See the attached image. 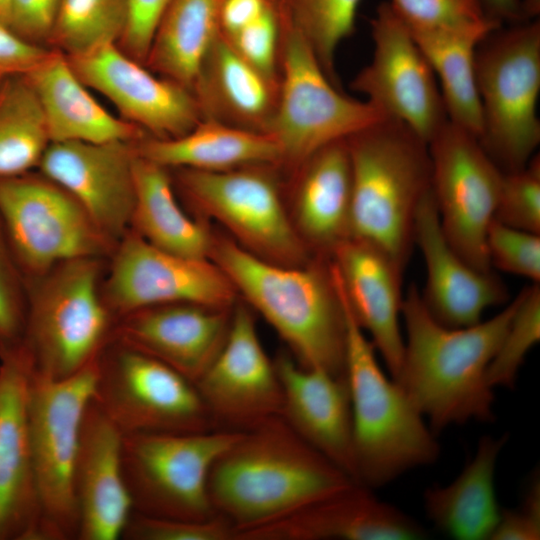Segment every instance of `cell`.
Listing matches in <instances>:
<instances>
[{
	"mask_svg": "<svg viewBox=\"0 0 540 540\" xmlns=\"http://www.w3.org/2000/svg\"><path fill=\"white\" fill-rule=\"evenodd\" d=\"M516 306L517 296L488 320L448 327L428 312L420 290L409 287L402 305L403 357L395 381L435 435L451 425L495 419L486 370Z\"/></svg>",
	"mask_w": 540,
	"mask_h": 540,
	"instance_id": "cell-1",
	"label": "cell"
},
{
	"mask_svg": "<svg viewBox=\"0 0 540 540\" xmlns=\"http://www.w3.org/2000/svg\"><path fill=\"white\" fill-rule=\"evenodd\" d=\"M353 482L276 416L242 431L216 459L208 494L214 512L235 527L238 540L241 533Z\"/></svg>",
	"mask_w": 540,
	"mask_h": 540,
	"instance_id": "cell-2",
	"label": "cell"
},
{
	"mask_svg": "<svg viewBox=\"0 0 540 540\" xmlns=\"http://www.w3.org/2000/svg\"><path fill=\"white\" fill-rule=\"evenodd\" d=\"M210 259L238 297L271 325L300 366L346 377V317L330 259L281 265L214 232Z\"/></svg>",
	"mask_w": 540,
	"mask_h": 540,
	"instance_id": "cell-3",
	"label": "cell"
},
{
	"mask_svg": "<svg viewBox=\"0 0 540 540\" xmlns=\"http://www.w3.org/2000/svg\"><path fill=\"white\" fill-rule=\"evenodd\" d=\"M346 317L345 374L350 393L356 481L384 486L440 455L436 435L402 386L381 368L335 278Z\"/></svg>",
	"mask_w": 540,
	"mask_h": 540,
	"instance_id": "cell-4",
	"label": "cell"
},
{
	"mask_svg": "<svg viewBox=\"0 0 540 540\" xmlns=\"http://www.w3.org/2000/svg\"><path fill=\"white\" fill-rule=\"evenodd\" d=\"M347 143L352 169L350 237L383 248L405 268L417 209L431 189L428 144L390 118L351 135Z\"/></svg>",
	"mask_w": 540,
	"mask_h": 540,
	"instance_id": "cell-5",
	"label": "cell"
},
{
	"mask_svg": "<svg viewBox=\"0 0 540 540\" xmlns=\"http://www.w3.org/2000/svg\"><path fill=\"white\" fill-rule=\"evenodd\" d=\"M107 260L73 259L27 279L21 345L33 373L69 377L97 358L110 341L115 319L102 294Z\"/></svg>",
	"mask_w": 540,
	"mask_h": 540,
	"instance_id": "cell-6",
	"label": "cell"
},
{
	"mask_svg": "<svg viewBox=\"0 0 540 540\" xmlns=\"http://www.w3.org/2000/svg\"><path fill=\"white\" fill-rule=\"evenodd\" d=\"M478 140L503 173L525 167L540 143V22L502 26L477 46Z\"/></svg>",
	"mask_w": 540,
	"mask_h": 540,
	"instance_id": "cell-7",
	"label": "cell"
},
{
	"mask_svg": "<svg viewBox=\"0 0 540 540\" xmlns=\"http://www.w3.org/2000/svg\"><path fill=\"white\" fill-rule=\"evenodd\" d=\"M276 167L169 171L178 197L198 219L216 221L239 246L264 260L301 266L315 257L294 226Z\"/></svg>",
	"mask_w": 540,
	"mask_h": 540,
	"instance_id": "cell-8",
	"label": "cell"
},
{
	"mask_svg": "<svg viewBox=\"0 0 540 540\" xmlns=\"http://www.w3.org/2000/svg\"><path fill=\"white\" fill-rule=\"evenodd\" d=\"M279 14L278 90L265 133L277 143L281 165L294 171L322 147L386 117L338 90L307 40Z\"/></svg>",
	"mask_w": 540,
	"mask_h": 540,
	"instance_id": "cell-9",
	"label": "cell"
},
{
	"mask_svg": "<svg viewBox=\"0 0 540 540\" xmlns=\"http://www.w3.org/2000/svg\"><path fill=\"white\" fill-rule=\"evenodd\" d=\"M97 378L98 357L62 379L30 370L27 416L40 505L39 540L77 539L74 467L82 421Z\"/></svg>",
	"mask_w": 540,
	"mask_h": 540,
	"instance_id": "cell-10",
	"label": "cell"
},
{
	"mask_svg": "<svg viewBox=\"0 0 540 540\" xmlns=\"http://www.w3.org/2000/svg\"><path fill=\"white\" fill-rule=\"evenodd\" d=\"M242 431L123 435L122 471L133 511L156 518L206 520L214 512L210 470Z\"/></svg>",
	"mask_w": 540,
	"mask_h": 540,
	"instance_id": "cell-11",
	"label": "cell"
},
{
	"mask_svg": "<svg viewBox=\"0 0 540 540\" xmlns=\"http://www.w3.org/2000/svg\"><path fill=\"white\" fill-rule=\"evenodd\" d=\"M0 216L26 280L73 259H108L116 244L80 203L38 170L0 178Z\"/></svg>",
	"mask_w": 540,
	"mask_h": 540,
	"instance_id": "cell-12",
	"label": "cell"
},
{
	"mask_svg": "<svg viewBox=\"0 0 540 540\" xmlns=\"http://www.w3.org/2000/svg\"><path fill=\"white\" fill-rule=\"evenodd\" d=\"M93 400L123 435L218 429L195 383L113 340L98 356Z\"/></svg>",
	"mask_w": 540,
	"mask_h": 540,
	"instance_id": "cell-13",
	"label": "cell"
},
{
	"mask_svg": "<svg viewBox=\"0 0 540 540\" xmlns=\"http://www.w3.org/2000/svg\"><path fill=\"white\" fill-rule=\"evenodd\" d=\"M431 191L442 231L471 266L490 272L486 236L503 172L478 138L449 120L428 142Z\"/></svg>",
	"mask_w": 540,
	"mask_h": 540,
	"instance_id": "cell-14",
	"label": "cell"
},
{
	"mask_svg": "<svg viewBox=\"0 0 540 540\" xmlns=\"http://www.w3.org/2000/svg\"><path fill=\"white\" fill-rule=\"evenodd\" d=\"M102 294L115 321L152 305L191 302L232 307L238 299L229 279L211 259L164 251L131 229L107 260Z\"/></svg>",
	"mask_w": 540,
	"mask_h": 540,
	"instance_id": "cell-15",
	"label": "cell"
},
{
	"mask_svg": "<svg viewBox=\"0 0 540 540\" xmlns=\"http://www.w3.org/2000/svg\"><path fill=\"white\" fill-rule=\"evenodd\" d=\"M370 23L372 58L354 77L351 89L428 144L448 121L435 73L388 1L379 4Z\"/></svg>",
	"mask_w": 540,
	"mask_h": 540,
	"instance_id": "cell-16",
	"label": "cell"
},
{
	"mask_svg": "<svg viewBox=\"0 0 540 540\" xmlns=\"http://www.w3.org/2000/svg\"><path fill=\"white\" fill-rule=\"evenodd\" d=\"M218 429L246 431L281 416L283 390L266 354L252 309L240 300L232 309L226 340L195 382Z\"/></svg>",
	"mask_w": 540,
	"mask_h": 540,
	"instance_id": "cell-17",
	"label": "cell"
},
{
	"mask_svg": "<svg viewBox=\"0 0 540 540\" xmlns=\"http://www.w3.org/2000/svg\"><path fill=\"white\" fill-rule=\"evenodd\" d=\"M66 58L88 88L105 96L123 120L148 136L176 138L203 119L191 90L156 76L117 43H107Z\"/></svg>",
	"mask_w": 540,
	"mask_h": 540,
	"instance_id": "cell-18",
	"label": "cell"
},
{
	"mask_svg": "<svg viewBox=\"0 0 540 540\" xmlns=\"http://www.w3.org/2000/svg\"><path fill=\"white\" fill-rule=\"evenodd\" d=\"M137 142H51L37 168L67 190L115 244L130 229Z\"/></svg>",
	"mask_w": 540,
	"mask_h": 540,
	"instance_id": "cell-19",
	"label": "cell"
},
{
	"mask_svg": "<svg viewBox=\"0 0 540 540\" xmlns=\"http://www.w3.org/2000/svg\"><path fill=\"white\" fill-rule=\"evenodd\" d=\"M30 370L21 344L0 348V540H39L27 416Z\"/></svg>",
	"mask_w": 540,
	"mask_h": 540,
	"instance_id": "cell-20",
	"label": "cell"
},
{
	"mask_svg": "<svg viewBox=\"0 0 540 540\" xmlns=\"http://www.w3.org/2000/svg\"><path fill=\"white\" fill-rule=\"evenodd\" d=\"M233 306L175 302L143 307L118 318L110 340L163 362L195 383L226 340Z\"/></svg>",
	"mask_w": 540,
	"mask_h": 540,
	"instance_id": "cell-21",
	"label": "cell"
},
{
	"mask_svg": "<svg viewBox=\"0 0 540 540\" xmlns=\"http://www.w3.org/2000/svg\"><path fill=\"white\" fill-rule=\"evenodd\" d=\"M330 263L349 310L395 380L404 350V267L383 248L355 237L336 247Z\"/></svg>",
	"mask_w": 540,
	"mask_h": 540,
	"instance_id": "cell-22",
	"label": "cell"
},
{
	"mask_svg": "<svg viewBox=\"0 0 540 540\" xmlns=\"http://www.w3.org/2000/svg\"><path fill=\"white\" fill-rule=\"evenodd\" d=\"M423 526L371 488L353 482L278 519L240 534L238 540H418Z\"/></svg>",
	"mask_w": 540,
	"mask_h": 540,
	"instance_id": "cell-23",
	"label": "cell"
},
{
	"mask_svg": "<svg viewBox=\"0 0 540 540\" xmlns=\"http://www.w3.org/2000/svg\"><path fill=\"white\" fill-rule=\"evenodd\" d=\"M413 244L419 248L426 269L420 291L428 312L448 327H467L480 321L486 309L507 302L508 291L490 272L467 263L447 241L431 189L417 209Z\"/></svg>",
	"mask_w": 540,
	"mask_h": 540,
	"instance_id": "cell-24",
	"label": "cell"
},
{
	"mask_svg": "<svg viewBox=\"0 0 540 540\" xmlns=\"http://www.w3.org/2000/svg\"><path fill=\"white\" fill-rule=\"evenodd\" d=\"M123 434L92 399L81 426L73 488L79 540H116L133 512L122 471Z\"/></svg>",
	"mask_w": 540,
	"mask_h": 540,
	"instance_id": "cell-25",
	"label": "cell"
},
{
	"mask_svg": "<svg viewBox=\"0 0 540 540\" xmlns=\"http://www.w3.org/2000/svg\"><path fill=\"white\" fill-rule=\"evenodd\" d=\"M283 390L281 417L311 447L356 481L346 377L300 366L288 351L274 360Z\"/></svg>",
	"mask_w": 540,
	"mask_h": 540,
	"instance_id": "cell-26",
	"label": "cell"
},
{
	"mask_svg": "<svg viewBox=\"0 0 540 540\" xmlns=\"http://www.w3.org/2000/svg\"><path fill=\"white\" fill-rule=\"evenodd\" d=\"M294 171L290 211L294 226L313 257L330 259L350 237L352 169L347 139L322 147Z\"/></svg>",
	"mask_w": 540,
	"mask_h": 540,
	"instance_id": "cell-27",
	"label": "cell"
},
{
	"mask_svg": "<svg viewBox=\"0 0 540 540\" xmlns=\"http://www.w3.org/2000/svg\"><path fill=\"white\" fill-rule=\"evenodd\" d=\"M25 76L40 103L50 142L139 141L147 135L101 106L58 50L52 49Z\"/></svg>",
	"mask_w": 540,
	"mask_h": 540,
	"instance_id": "cell-28",
	"label": "cell"
},
{
	"mask_svg": "<svg viewBox=\"0 0 540 540\" xmlns=\"http://www.w3.org/2000/svg\"><path fill=\"white\" fill-rule=\"evenodd\" d=\"M277 90L278 81L244 60L221 32L201 63L192 92L203 119L265 133Z\"/></svg>",
	"mask_w": 540,
	"mask_h": 540,
	"instance_id": "cell-29",
	"label": "cell"
},
{
	"mask_svg": "<svg viewBox=\"0 0 540 540\" xmlns=\"http://www.w3.org/2000/svg\"><path fill=\"white\" fill-rule=\"evenodd\" d=\"M507 440L508 434L482 436L474 456L454 481L425 490V514L438 530L458 540H490L501 512L496 465Z\"/></svg>",
	"mask_w": 540,
	"mask_h": 540,
	"instance_id": "cell-30",
	"label": "cell"
},
{
	"mask_svg": "<svg viewBox=\"0 0 540 540\" xmlns=\"http://www.w3.org/2000/svg\"><path fill=\"white\" fill-rule=\"evenodd\" d=\"M136 149L140 156L167 169L224 171L251 165H281L279 147L270 135L214 119H202L176 138L146 135L136 143Z\"/></svg>",
	"mask_w": 540,
	"mask_h": 540,
	"instance_id": "cell-31",
	"label": "cell"
},
{
	"mask_svg": "<svg viewBox=\"0 0 540 540\" xmlns=\"http://www.w3.org/2000/svg\"><path fill=\"white\" fill-rule=\"evenodd\" d=\"M134 182L130 229L164 251L210 259L213 232L182 207L169 169L137 153Z\"/></svg>",
	"mask_w": 540,
	"mask_h": 540,
	"instance_id": "cell-32",
	"label": "cell"
},
{
	"mask_svg": "<svg viewBox=\"0 0 540 540\" xmlns=\"http://www.w3.org/2000/svg\"><path fill=\"white\" fill-rule=\"evenodd\" d=\"M221 4L222 0H171L144 65L192 91L201 63L221 33Z\"/></svg>",
	"mask_w": 540,
	"mask_h": 540,
	"instance_id": "cell-33",
	"label": "cell"
},
{
	"mask_svg": "<svg viewBox=\"0 0 540 540\" xmlns=\"http://www.w3.org/2000/svg\"><path fill=\"white\" fill-rule=\"evenodd\" d=\"M500 26L502 23L494 20L465 29L411 33L439 79L448 120L477 138L482 130V115L476 84V49Z\"/></svg>",
	"mask_w": 540,
	"mask_h": 540,
	"instance_id": "cell-34",
	"label": "cell"
},
{
	"mask_svg": "<svg viewBox=\"0 0 540 540\" xmlns=\"http://www.w3.org/2000/svg\"><path fill=\"white\" fill-rule=\"evenodd\" d=\"M43 111L25 75L0 82V178L37 170L50 144Z\"/></svg>",
	"mask_w": 540,
	"mask_h": 540,
	"instance_id": "cell-35",
	"label": "cell"
},
{
	"mask_svg": "<svg viewBox=\"0 0 540 540\" xmlns=\"http://www.w3.org/2000/svg\"><path fill=\"white\" fill-rule=\"evenodd\" d=\"M127 0H61L48 47L76 55L121 39Z\"/></svg>",
	"mask_w": 540,
	"mask_h": 540,
	"instance_id": "cell-36",
	"label": "cell"
},
{
	"mask_svg": "<svg viewBox=\"0 0 540 540\" xmlns=\"http://www.w3.org/2000/svg\"><path fill=\"white\" fill-rule=\"evenodd\" d=\"M361 0H287L278 7L285 19L307 40L324 71L335 84V57L355 29Z\"/></svg>",
	"mask_w": 540,
	"mask_h": 540,
	"instance_id": "cell-37",
	"label": "cell"
},
{
	"mask_svg": "<svg viewBox=\"0 0 540 540\" xmlns=\"http://www.w3.org/2000/svg\"><path fill=\"white\" fill-rule=\"evenodd\" d=\"M540 340V284L532 283L517 295L509 326L486 370L491 388L513 389L528 352Z\"/></svg>",
	"mask_w": 540,
	"mask_h": 540,
	"instance_id": "cell-38",
	"label": "cell"
},
{
	"mask_svg": "<svg viewBox=\"0 0 540 540\" xmlns=\"http://www.w3.org/2000/svg\"><path fill=\"white\" fill-rule=\"evenodd\" d=\"M411 33L458 30L493 20L483 0H389Z\"/></svg>",
	"mask_w": 540,
	"mask_h": 540,
	"instance_id": "cell-39",
	"label": "cell"
},
{
	"mask_svg": "<svg viewBox=\"0 0 540 540\" xmlns=\"http://www.w3.org/2000/svg\"><path fill=\"white\" fill-rule=\"evenodd\" d=\"M494 219L540 234V158L535 154L522 169L503 173Z\"/></svg>",
	"mask_w": 540,
	"mask_h": 540,
	"instance_id": "cell-40",
	"label": "cell"
},
{
	"mask_svg": "<svg viewBox=\"0 0 540 540\" xmlns=\"http://www.w3.org/2000/svg\"><path fill=\"white\" fill-rule=\"evenodd\" d=\"M27 309V280L0 216V348L22 343Z\"/></svg>",
	"mask_w": 540,
	"mask_h": 540,
	"instance_id": "cell-41",
	"label": "cell"
},
{
	"mask_svg": "<svg viewBox=\"0 0 540 540\" xmlns=\"http://www.w3.org/2000/svg\"><path fill=\"white\" fill-rule=\"evenodd\" d=\"M486 251L491 268L540 282V234L494 219L487 231Z\"/></svg>",
	"mask_w": 540,
	"mask_h": 540,
	"instance_id": "cell-42",
	"label": "cell"
},
{
	"mask_svg": "<svg viewBox=\"0 0 540 540\" xmlns=\"http://www.w3.org/2000/svg\"><path fill=\"white\" fill-rule=\"evenodd\" d=\"M122 537L129 540H236L237 530L223 516L206 520L166 519L132 512Z\"/></svg>",
	"mask_w": 540,
	"mask_h": 540,
	"instance_id": "cell-43",
	"label": "cell"
},
{
	"mask_svg": "<svg viewBox=\"0 0 540 540\" xmlns=\"http://www.w3.org/2000/svg\"><path fill=\"white\" fill-rule=\"evenodd\" d=\"M281 34L279 10L270 5L257 19L225 36L235 51L268 79L278 81Z\"/></svg>",
	"mask_w": 540,
	"mask_h": 540,
	"instance_id": "cell-44",
	"label": "cell"
},
{
	"mask_svg": "<svg viewBox=\"0 0 540 540\" xmlns=\"http://www.w3.org/2000/svg\"><path fill=\"white\" fill-rule=\"evenodd\" d=\"M170 1L127 0L126 26L117 45L145 64L155 30Z\"/></svg>",
	"mask_w": 540,
	"mask_h": 540,
	"instance_id": "cell-45",
	"label": "cell"
},
{
	"mask_svg": "<svg viewBox=\"0 0 540 540\" xmlns=\"http://www.w3.org/2000/svg\"><path fill=\"white\" fill-rule=\"evenodd\" d=\"M61 0H11L8 27L28 42L48 47Z\"/></svg>",
	"mask_w": 540,
	"mask_h": 540,
	"instance_id": "cell-46",
	"label": "cell"
},
{
	"mask_svg": "<svg viewBox=\"0 0 540 540\" xmlns=\"http://www.w3.org/2000/svg\"><path fill=\"white\" fill-rule=\"evenodd\" d=\"M540 539V484L533 475L521 505L516 509H501L498 523L490 540Z\"/></svg>",
	"mask_w": 540,
	"mask_h": 540,
	"instance_id": "cell-47",
	"label": "cell"
},
{
	"mask_svg": "<svg viewBox=\"0 0 540 540\" xmlns=\"http://www.w3.org/2000/svg\"><path fill=\"white\" fill-rule=\"evenodd\" d=\"M52 48L26 41L0 23V82L12 76L27 75Z\"/></svg>",
	"mask_w": 540,
	"mask_h": 540,
	"instance_id": "cell-48",
	"label": "cell"
},
{
	"mask_svg": "<svg viewBox=\"0 0 540 540\" xmlns=\"http://www.w3.org/2000/svg\"><path fill=\"white\" fill-rule=\"evenodd\" d=\"M271 4L268 0H222L220 29L229 36L257 19Z\"/></svg>",
	"mask_w": 540,
	"mask_h": 540,
	"instance_id": "cell-49",
	"label": "cell"
},
{
	"mask_svg": "<svg viewBox=\"0 0 540 540\" xmlns=\"http://www.w3.org/2000/svg\"><path fill=\"white\" fill-rule=\"evenodd\" d=\"M488 14L500 21L511 22L512 24L525 22L520 0H483Z\"/></svg>",
	"mask_w": 540,
	"mask_h": 540,
	"instance_id": "cell-50",
	"label": "cell"
},
{
	"mask_svg": "<svg viewBox=\"0 0 540 540\" xmlns=\"http://www.w3.org/2000/svg\"><path fill=\"white\" fill-rule=\"evenodd\" d=\"M522 12L526 21L536 18L540 12V0H520Z\"/></svg>",
	"mask_w": 540,
	"mask_h": 540,
	"instance_id": "cell-51",
	"label": "cell"
},
{
	"mask_svg": "<svg viewBox=\"0 0 540 540\" xmlns=\"http://www.w3.org/2000/svg\"><path fill=\"white\" fill-rule=\"evenodd\" d=\"M11 0H0V23L8 26Z\"/></svg>",
	"mask_w": 540,
	"mask_h": 540,
	"instance_id": "cell-52",
	"label": "cell"
},
{
	"mask_svg": "<svg viewBox=\"0 0 540 540\" xmlns=\"http://www.w3.org/2000/svg\"><path fill=\"white\" fill-rule=\"evenodd\" d=\"M268 1L278 8L282 6L287 0H268Z\"/></svg>",
	"mask_w": 540,
	"mask_h": 540,
	"instance_id": "cell-53",
	"label": "cell"
}]
</instances>
